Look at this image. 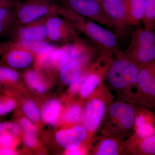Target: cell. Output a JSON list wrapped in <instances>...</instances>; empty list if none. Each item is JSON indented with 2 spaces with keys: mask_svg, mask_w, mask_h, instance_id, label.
Wrapping results in <instances>:
<instances>
[{
  "mask_svg": "<svg viewBox=\"0 0 155 155\" xmlns=\"http://www.w3.org/2000/svg\"><path fill=\"white\" fill-rule=\"evenodd\" d=\"M17 154V152L12 149L3 147L0 148V155H14Z\"/></svg>",
  "mask_w": 155,
  "mask_h": 155,
  "instance_id": "cell-34",
  "label": "cell"
},
{
  "mask_svg": "<svg viewBox=\"0 0 155 155\" xmlns=\"http://www.w3.org/2000/svg\"><path fill=\"white\" fill-rule=\"evenodd\" d=\"M16 14L14 7L0 8V36L8 33L15 25Z\"/></svg>",
  "mask_w": 155,
  "mask_h": 155,
  "instance_id": "cell-18",
  "label": "cell"
},
{
  "mask_svg": "<svg viewBox=\"0 0 155 155\" xmlns=\"http://www.w3.org/2000/svg\"><path fill=\"white\" fill-rule=\"evenodd\" d=\"M18 0H0V8L5 7H15Z\"/></svg>",
  "mask_w": 155,
  "mask_h": 155,
  "instance_id": "cell-33",
  "label": "cell"
},
{
  "mask_svg": "<svg viewBox=\"0 0 155 155\" xmlns=\"http://www.w3.org/2000/svg\"><path fill=\"white\" fill-rule=\"evenodd\" d=\"M58 5L51 0L18 1L14 7L15 25L28 24L57 13Z\"/></svg>",
  "mask_w": 155,
  "mask_h": 155,
  "instance_id": "cell-3",
  "label": "cell"
},
{
  "mask_svg": "<svg viewBox=\"0 0 155 155\" xmlns=\"http://www.w3.org/2000/svg\"><path fill=\"white\" fill-rule=\"evenodd\" d=\"M47 17L25 25H14L8 33L12 40L11 42L47 39V29L46 26Z\"/></svg>",
  "mask_w": 155,
  "mask_h": 155,
  "instance_id": "cell-8",
  "label": "cell"
},
{
  "mask_svg": "<svg viewBox=\"0 0 155 155\" xmlns=\"http://www.w3.org/2000/svg\"><path fill=\"white\" fill-rule=\"evenodd\" d=\"M106 78L111 88L119 92H125L137 88L139 67L129 60L121 51L115 54Z\"/></svg>",
  "mask_w": 155,
  "mask_h": 155,
  "instance_id": "cell-2",
  "label": "cell"
},
{
  "mask_svg": "<svg viewBox=\"0 0 155 155\" xmlns=\"http://www.w3.org/2000/svg\"><path fill=\"white\" fill-rule=\"evenodd\" d=\"M11 44V42L0 44V55L4 54L10 46Z\"/></svg>",
  "mask_w": 155,
  "mask_h": 155,
  "instance_id": "cell-35",
  "label": "cell"
},
{
  "mask_svg": "<svg viewBox=\"0 0 155 155\" xmlns=\"http://www.w3.org/2000/svg\"><path fill=\"white\" fill-rule=\"evenodd\" d=\"M20 132V127L16 123L12 122H0V135L5 134H10L17 136Z\"/></svg>",
  "mask_w": 155,
  "mask_h": 155,
  "instance_id": "cell-27",
  "label": "cell"
},
{
  "mask_svg": "<svg viewBox=\"0 0 155 155\" xmlns=\"http://www.w3.org/2000/svg\"><path fill=\"white\" fill-rule=\"evenodd\" d=\"M107 112L110 126H116L117 132H127L134 126L136 112L134 107L127 102L118 101L111 103Z\"/></svg>",
  "mask_w": 155,
  "mask_h": 155,
  "instance_id": "cell-5",
  "label": "cell"
},
{
  "mask_svg": "<svg viewBox=\"0 0 155 155\" xmlns=\"http://www.w3.org/2000/svg\"><path fill=\"white\" fill-rule=\"evenodd\" d=\"M92 1H96V2H98L101 3V1H102V0H92Z\"/></svg>",
  "mask_w": 155,
  "mask_h": 155,
  "instance_id": "cell-37",
  "label": "cell"
},
{
  "mask_svg": "<svg viewBox=\"0 0 155 155\" xmlns=\"http://www.w3.org/2000/svg\"><path fill=\"white\" fill-rule=\"evenodd\" d=\"M47 39L51 42L67 44L78 38L76 31L58 13L51 14L46 19Z\"/></svg>",
  "mask_w": 155,
  "mask_h": 155,
  "instance_id": "cell-7",
  "label": "cell"
},
{
  "mask_svg": "<svg viewBox=\"0 0 155 155\" xmlns=\"http://www.w3.org/2000/svg\"><path fill=\"white\" fill-rule=\"evenodd\" d=\"M87 136L85 127L76 125L68 129L60 130L56 134V139L60 145L67 150L79 147Z\"/></svg>",
  "mask_w": 155,
  "mask_h": 155,
  "instance_id": "cell-12",
  "label": "cell"
},
{
  "mask_svg": "<svg viewBox=\"0 0 155 155\" xmlns=\"http://www.w3.org/2000/svg\"><path fill=\"white\" fill-rule=\"evenodd\" d=\"M20 125L25 134L38 135V130L36 126L30 120L25 118H22L20 120Z\"/></svg>",
  "mask_w": 155,
  "mask_h": 155,
  "instance_id": "cell-30",
  "label": "cell"
},
{
  "mask_svg": "<svg viewBox=\"0 0 155 155\" xmlns=\"http://www.w3.org/2000/svg\"><path fill=\"white\" fill-rule=\"evenodd\" d=\"M81 116V110L78 105H73L69 107L65 113L64 119L66 122L76 124L79 122Z\"/></svg>",
  "mask_w": 155,
  "mask_h": 155,
  "instance_id": "cell-25",
  "label": "cell"
},
{
  "mask_svg": "<svg viewBox=\"0 0 155 155\" xmlns=\"http://www.w3.org/2000/svg\"><path fill=\"white\" fill-rule=\"evenodd\" d=\"M23 112L26 116L33 122H38L40 119V115L37 107L32 101H28L23 106Z\"/></svg>",
  "mask_w": 155,
  "mask_h": 155,
  "instance_id": "cell-26",
  "label": "cell"
},
{
  "mask_svg": "<svg viewBox=\"0 0 155 155\" xmlns=\"http://www.w3.org/2000/svg\"><path fill=\"white\" fill-rule=\"evenodd\" d=\"M16 107V103L11 98L0 100V116H4L11 112Z\"/></svg>",
  "mask_w": 155,
  "mask_h": 155,
  "instance_id": "cell-28",
  "label": "cell"
},
{
  "mask_svg": "<svg viewBox=\"0 0 155 155\" xmlns=\"http://www.w3.org/2000/svg\"><path fill=\"white\" fill-rule=\"evenodd\" d=\"M57 13L76 31L86 35L97 45L101 50L110 51L114 54L120 51L116 35L114 32L65 6L58 5Z\"/></svg>",
  "mask_w": 155,
  "mask_h": 155,
  "instance_id": "cell-1",
  "label": "cell"
},
{
  "mask_svg": "<svg viewBox=\"0 0 155 155\" xmlns=\"http://www.w3.org/2000/svg\"><path fill=\"white\" fill-rule=\"evenodd\" d=\"M129 60L138 67L155 61V44L127 47L125 54Z\"/></svg>",
  "mask_w": 155,
  "mask_h": 155,
  "instance_id": "cell-13",
  "label": "cell"
},
{
  "mask_svg": "<svg viewBox=\"0 0 155 155\" xmlns=\"http://www.w3.org/2000/svg\"><path fill=\"white\" fill-rule=\"evenodd\" d=\"M37 136L34 134H25L24 137V144L28 147L35 146L37 143Z\"/></svg>",
  "mask_w": 155,
  "mask_h": 155,
  "instance_id": "cell-32",
  "label": "cell"
},
{
  "mask_svg": "<svg viewBox=\"0 0 155 155\" xmlns=\"http://www.w3.org/2000/svg\"><path fill=\"white\" fill-rule=\"evenodd\" d=\"M90 72L91 70L89 72H86L81 74L79 78H78L77 80L72 82L70 84V87H69L70 91L72 93L74 94L76 93L79 91L84 82L89 75Z\"/></svg>",
  "mask_w": 155,
  "mask_h": 155,
  "instance_id": "cell-29",
  "label": "cell"
},
{
  "mask_svg": "<svg viewBox=\"0 0 155 155\" xmlns=\"http://www.w3.org/2000/svg\"><path fill=\"white\" fill-rule=\"evenodd\" d=\"M134 99L142 107L155 111V61L139 67Z\"/></svg>",
  "mask_w": 155,
  "mask_h": 155,
  "instance_id": "cell-4",
  "label": "cell"
},
{
  "mask_svg": "<svg viewBox=\"0 0 155 155\" xmlns=\"http://www.w3.org/2000/svg\"><path fill=\"white\" fill-rule=\"evenodd\" d=\"M155 29L147 30L138 29L133 32L128 47H134L139 46L155 44Z\"/></svg>",
  "mask_w": 155,
  "mask_h": 155,
  "instance_id": "cell-19",
  "label": "cell"
},
{
  "mask_svg": "<svg viewBox=\"0 0 155 155\" xmlns=\"http://www.w3.org/2000/svg\"><path fill=\"white\" fill-rule=\"evenodd\" d=\"M61 2L62 5L78 14L98 24L114 28L103 11L101 3L92 0H61Z\"/></svg>",
  "mask_w": 155,
  "mask_h": 155,
  "instance_id": "cell-6",
  "label": "cell"
},
{
  "mask_svg": "<svg viewBox=\"0 0 155 155\" xmlns=\"http://www.w3.org/2000/svg\"><path fill=\"white\" fill-rule=\"evenodd\" d=\"M25 80L27 84L40 93H44L46 91V86L44 83L41 74L37 71L30 70L25 72Z\"/></svg>",
  "mask_w": 155,
  "mask_h": 155,
  "instance_id": "cell-23",
  "label": "cell"
},
{
  "mask_svg": "<svg viewBox=\"0 0 155 155\" xmlns=\"http://www.w3.org/2000/svg\"><path fill=\"white\" fill-rule=\"evenodd\" d=\"M146 0H126L127 25L137 26L142 22Z\"/></svg>",
  "mask_w": 155,
  "mask_h": 155,
  "instance_id": "cell-14",
  "label": "cell"
},
{
  "mask_svg": "<svg viewBox=\"0 0 155 155\" xmlns=\"http://www.w3.org/2000/svg\"><path fill=\"white\" fill-rule=\"evenodd\" d=\"M101 3L114 29L124 30L127 25L126 0H102Z\"/></svg>",
  "mask_w": 155,
  "mask_h": 155,
  "instance_id": "cell-10",
  "label": "cell"
},
{
  "mask_svg": "<svg viewBox=\"0 0 155 155\" xmlns=\"http://www.w3.org/2000/svg\"><path fill=\"white\" fill-rule=\"evenodd\" d=\"M85 63L78 60H73L60 71V78L65 84H71L82 74L83 66Z\"/></svg>",
  "mask_w": 155,
  "mask_h": 155,
  "instance_id": "cell-15",
  "label": "cell"
},
{
  "mask_svg": "<svg viewBox=\"0 0 155 155\" xmlns=\"http://www.w3.org/2000/svg\"><path fill=\"white\" fill-rule=\"evenodd\" d=\"M144 29H155V0H146L144 16L142 22Z\"/></svg>",
  "mask_w": 155,
  "mask_h": 155,
  "instance_id": "cell-22",
  "label": "cell"
},
{
  "mask_svg": "<svg viewBox=\"0 0 155 155\" xmlns=\"http://www.w3.org/2000/svg\"><path fill=\"white\" fill-rule=\"evenodd\" d=\"M14 143V136L10 134H5L0 135V146L2 147L11 148Z\"/></svg>",
  "mask_w": 155,
  "mask_h": 155,
  "instance_id": "cell-31",
  "label": "cell"
},
{
  "mask_svg": "<svg viewBox=\"0 0 155 155\" xmlns=\"http://www.w3.org/2000/svg\"><path fill=\"white\" fill-rule=\"evenodd\" d=\"M107 105L104 99L97 96L87 104L83 114L82 122L87 131L97 130L103 122L107 112Z\"/></svg>",
  "mask_w": 155,
  "mask_h": 155,
  "instance_id": "cell-9",
  "label": "cell"
},
{
  "mask_svg": "<svg viewBox=\"0 0 155 155\" xmlns=\"http://www.w3.org/2000/svg\"><path fill=\"white\" fill-rule=\"evenodd\" d=\"M19 79V73L14 68L8 66H0V84L15 83Z\"/></svg>",
  "mask_w": 155,
  "mask_h": 155,
  "instance_id": "cell-24",
  "label": "cell"
},
{
  "mask_svg": "<svg viewBox=\"0 0 155 155\" xmlns=\"http://www.w3.org/2000/svg\"><path fill=\"white\" fill-rule=\"evenodd\" d=\"M61 110V105L55 99H51L46 102L42 109L41 115L44 122L54 125L58 120Z\"/></svg>",
  "mask_w": 155,
  "mask_h": 155,
  "instance_id": "cell-17",
  "label": "cell"
},
{
  "mask_svg": "<svg viewBox=\"0 0 155 155\" xmlns=\"http://www.w3.org/2000/svg\"><path fill=\"white\" fill-rule=\"evenodd\" d=\"M3 54L7 65L14 69H24L29 67L36 58V56L28 49L13 42H11Z\"/></svg>",
  "mask_w": 155,
  "mask_h": 155,
  "instance_id": "cell-11",
  "label": "cell"
},
{
  "mask_svg": "<svg viewBox=\"0 0 155 155\" xmlns=\"http://www.w3.org/2000/svg\"><path fill=\"white\" fill-rule=\"evenodd\" d=\"M67 153L68 155H77L82 154V152L79 147L74 148L67 150Z\"/></svg>",
  "mask_w": 155,
  "mask_h": 155,
  "instance_id": "cell-36",
  "label": "cell"
},
{
  "mask_svg": "<svg viewBox=\"0 0 155 155\" xmlns=\"http://www.w3.org/2000/svg\"><path fill=\"white\" fill-rule=\"evenodd\" d=\"M16 43L28 49L33 53L36 57L47 52L51 49L54 46L44 41H22L17 42Z\"/></svg>",
  "mask_w": 155,
  "mask_h": 155,
  "instance_id": "cell-21",
  "label": "cell"
},
{
  "mask_svg": "<svg viewBox=\"0 0 155 155\" xmlns=\"http://www.w3.org/2000/svg\"><path fill=\"white\" fill-rule=\"evenodd\" d=\"M133 151L138 155H155V133L145 137L136 135L134 140Z\"/></svg>",
  "mask_w": 155,
  "mask_h": 155,
  "instance_id": "cell-16",
  "label": "cell"
},
{
  "mask_svg": "<svg viewBox=\"0 0 155 155\" xmlns=\"http://www.w3.org/2000/svg\"><path fill=\"white\" fill-rule=\"evenodd\" d=\"M120 151L119 143L114 138H104L97 147L94 154L96 155H117Z\"/></svg>",
  "mask_w": 155,
  "mask_h": 155,
  "instance_id": "cell-20",
  "label": "cell"
}]
</instances>
